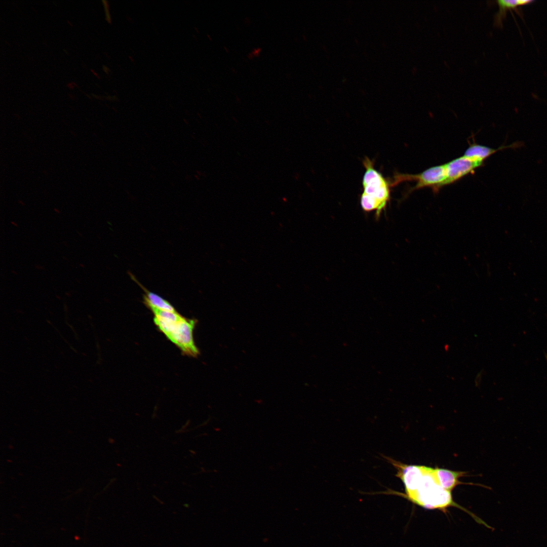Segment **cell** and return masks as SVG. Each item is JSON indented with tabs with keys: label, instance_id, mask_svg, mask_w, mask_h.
Here are the masks:
<instances>
[{
	"label": "cell",
	"instance_id": "cell-1",
	"mask_svg": "<svg viewBox=\"0 0 547 547\" xmlns=\"http://www.w3.org/2000/svg\"><path fill=\"white\" fill-rule=\"evenodd\" d=\"M383 493L402 496L409 501L428 510H439L446 512L448 507H456L470 514L478 523L486 524L473 513L454 501L451 492L445 489L439 484L433 467L425 466L421 478L411 492L404 494L395 490H387Z\"/></svg>",
	"mask_w": 547,
	"mask_h": 547
},
{
	"label": "cell",
	"instance_id": "cell-2",
	"mask_svg": "<svg viewBox=\"0 0 547 547\" xmlns=\"http://www.w3.org/2000/svg\"><path fill=\"white\" fill-rule=\"evenodd\" d=\"M154 315V322L158 328L183 353L191 356L199 354L193 338L196 325L194 320L187 319L176 311L150 309Z\"/></svg>",
	"mask_w": 547,
	"mask_h": 547
},
{
	"label": "cell",
	"instance_id": "cell-3",
	"mask_svg": "<svg viewBox=\"0 0 547 547\" xmlns=\"http://www.w3.org/2000/svg\"><path fill=\"white\" fill-rule=\"evenodd\" d=\"M363 162L366 171L362 180L361 206L365 212L375 211L376 218L379 219L390 199L389 183L369 158H365Z\"/></svg>",
	"mask_w": 547,
	"mask_h": 547
},
{
	"label": "cell",
	"instance_id": "cell-4",
	"mask_svg": "<svg viewBox=\"0 0 547 547\" xmlns=\"http://www.w3.org/2000/svg\"><path fill=\"white\" fill-rule=\"evenodd\" d=\"M446 179V170L444 164L432 167L417 174H399L395 177L394 183L397 184L404 181H415L416 184L410 191L425 187H432L435 191L445 186Z\"/></svg>",
	"mask_w": 547,
	"mask_h": 547
},
{
	"label": "cell",
	"instance_id": "cell-5",
	"mask_svg": "<svg viewBox=\"0 0 547 547\" xmlns=\"http://www.w3.org/2000/svg\"><path fill=\"white\" fill-rule=\"evenodd\" d=\"M483 162L473 160L463 155L445 164L447 179L445 185L453 183L463 177L473 173Z\"/></svg>",
	"mask_w": 547,
	"mask_h": 547
},
{
	"label": "cell",
	"instance_id": "cell-6",
	"mask_svg": "<svg viewBox=\"0 0 547 547\" xmlns=\"http://www.w3.org/2000/svg\"><path fill=\"white\" fill-rule=\"evenodd\" d=\"M434 471L439 484L447 490L451 492L458 485L465 484L461 482L459 479L465 476L466 472L438 467L434 468Z\"/></svg>",
	"mask_w": 547,
	"mask_h": 547
},
{
	"label": "cell",
	"instance_id": "cell-7",
	"mask_svg": "<svg viewBox=\"0 0 547 547\" xmlns=\"http://www.w3.org/2000/svg\"><path fill=\"white\" fill-rule=\"evenodd\" d=\"M521 145L522 144L520 142H516L506 146L502 145L498 148L494 149L486 146L473 143L466 149L463 156L473 160L484 162V160L498 150L509 148H516Z\"/></svg>",
	"mask_w": 547,
	"mask_h": 547
},
{
	"label": "cell",
	"instance_id": "cell-8",
	"mask_svg": "<svg viewBox=\"0 0 547 547\" xmlns=\"http://www.w3.org/2000/svg\"><path fill=\"white\" fill-rule=\"evenodd\" d=\"M532 2L530 0H497L496 1L498 6V11L494 17V25L497 27H502L503 21L506 18V11L515 10L518 7L529 4Z\"/></svg>",
	"mask_w": 547,
	"mask_h": 547
},
{
	"label": "cell",
	"instance_id": "cell-9",
	"mask_svg": "<svg viewBox=\"0 0 547 547\" xmlns=\"http://www.w3.org/2000/svg\"><path fill=\"white\" fill-rule=\"evenodd\" d=\"M144 301L145 303L150 308H155L163 310L176 311L174 307L166 300L146 290Z\"/></svg>",
	"mask_w": 547,
	"mask_h": 547
},
{
	"label": "cell",
	"instance_id": "cell-10",
	"mask_svg": "<svg viewBox=\"0 0 547 547\" xmlns=\"http://www.w3.org/2000/svg\"><path fill=\"white\" fill-rule=\"evenodd\" d=\"M103 2L104 3V8H105V12H106V19L109 22H110L111 19H110V14H109V13L108 12V6L107 5V2L105 1H103Z\"/></svg>",
	"mask_w": 547,
	"mask_h": 547
}]
</instances>
